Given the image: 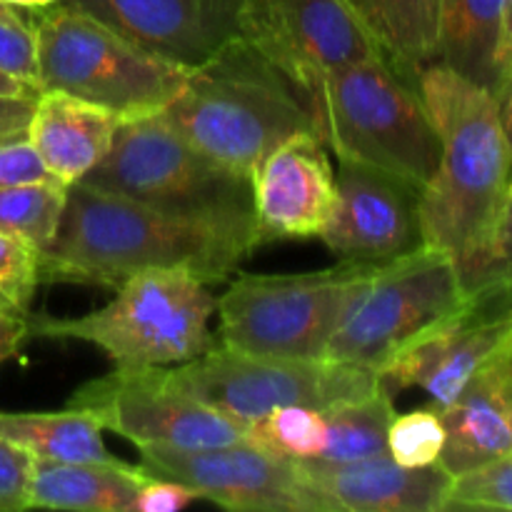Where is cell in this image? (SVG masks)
Masks as SVG:
<instances>
[{
	"label": "cell",
	"instance_id": "obj_3",
	"mask_svg": "<svg viewBox=\"0 0 512 512\" xmlns=\"http://www.w3.org/2000/svg\"><path fill=\"white\" fill-rule=\"evenodd\" d=\"M160 115L195 148L243 175H253L293 135L315 133L303 85L243 35L190 70Z\"/></svg>",
	"mask_w": 512,
	"mask_h": 512
},
{
	"label": "cell",
	"instance_id": "obj_9",
	"mask_svg": "<svg viewBox=\"0 0 512 512\" xmlns=\"http://www.w3.org/2000/svg\"><path fill=\"white\" fill-rule=\"evenodd\" d=\"M370 268L340 260L318 273L240 275L218 298V345L273 358H325L345 305Z\"/></svg>",
	"mask_w": 512,
	"mask_h": 512
},
{
	"label": "cell",
	"instance_id": "obj_33",
	"mask_svg": "<svg viewBox=\"0 0 512 512\" xmlns=\"http://www.w3.org/2000/svg\"><path fill=\"white\" fill-rule=\"evenodd\" d=\"M33 455L0 438V512L25 510Z\"/></svg>",
	"mask_w": 512,
	"mask_h": 512
},
{
	"label": "cell",
	"instance_id": "obj_42",
	"mask_svg": "<svg viewBox=\"0 0 512 512\" xmlns=\"http://www.w3.org/2000/svg\"><path fill=\"white\" fill-rule=\"evenodd\" d=\"M0 305H5V303H0ZM5 308H10V305H5Z\"/></svg>",
	"mask_w": 512,
	"mask_h": 512
},
{
	"label": "cell",
	"instance_id": "obj_26",
	"mask_svg": "<svg viewBox=\"0 0 512 512\" xmlns=\"http://www.w3.org/2000/svg\"><path fill=\"white\" fill-rule=\"evenodd\" d=\"M68 200V185L58 180L0 188V233L23 240L43 253L55 240Z\"/></svg>",
	"mask_w": 512,
	"mask_h": 512
},
{
	"label": "cell",
	"instance_id": "obj_24",
	"mask_svg": "<svg viewBox=\"0 0 512 512\" xmlns=\"http://www.w3.org/2000/svg\"><path fill=\"white\" fill-rule=\"evenodd\" d=\"M100 420L78 405L55 413H0V438L23 448L35 460L83 463L108 460Z\"/></svg>",
	"mask_w": 512,
	"mask_h": 512
},
{
	"label": "cell",
	"instance_id": "obj_12",
	"mask_svg": "<svg viewBox=\"0 0 512 512\" xmlns=\"http://www.w3.org/2000/svg\"><path fill=\"white\" fill-rule=\"evenodd\" d=\"M512 345V288L470 295L460 313L420 335L378 370V383L390 398L408 388L430 395L433 408H445L460 390Z\"/></svg>",
	"mask_w": 512,
	"mask_h": 512
},
{
	"label": "cell",
	"instance_id": "obj_1",
	"mask_svg": "<svg viewBox=\"0 0 512 512\" xmlns=\"http://www.w3.org/2000/svg\"><path fill=\"white\" fill-rule=\"evenodd\" d=\"M413 83L440 138V160L420 190L423 243L450 255L460 280L475 268L512 178V158L493 90L433 60Z\"/></svg>",
	"mask_w": 512,
	"mask_h": 512
},
{
	"label": "cell",
	"instance_id": "obj_39",
	"mask_svg": "<svg viewBox=\"0 0 512 512\" xmlns=\"http://www.w3.org/2000/svg\"><path fill=\"white\" fill-rule=\"evenodd\" d=\"M495 98H498L500 123H503V133H505V140H508L510 158H512V78L503 85V90H500Z\"/></svg>",
	"mask_w": 512,
	"mask_h": 512
},
{
	"label": "cell",
	"instance_id": "obj_5",
	"mask_svg": "<svg viewBox=\"0 0 512 512\" xmlns=\"http://www.w3.org/2000/svg\"><path fill=\"white\" fill-rule=\"evenodd\" d=\"M315 133L335 160H353L423 190L440 160V138L413 78L385 58L363 60L308 90Z\"/></svg>",
	"mask_w": 512,
	"mask_h": 512
},
{
	"label": "cell",
	"instance_id": "obj_28",
	"mask_svg": "<svg viewBox=\"0 0 512 512\" xmlns=\"http://www.w3.org/2000/svg\"><path fill=\"white\" fill-rule=\"evenodd\" d=\"M445 428L435 408L393 415L388 428V455L405 468H425L440 463Z\"/></svg>",
	"mask_w": 512,
	"mask_h": 512
},
{
	"label": "cell",
	"instance_id": "obj_40",
	"mask_svg": "<svg viewBox=\"0 0 512 512\" xmlns=\"http://www.w3.org/2000/svg\"><path fill=\"white\" fill-rule=\"evenodd\" d=\"M38 93H40L38 88H33V85L23 83V80L13 78V75L0 70V95H13V98H35Z\"/></svg>",
	"mask_w": 512,
	"mask_h": 512
},
{
	"label": "cell",
	"instance_id": "obj_25",
	"mask_svg": "<svg viewBox=\"0 0 512 512\" xmlns=\"http://www.w3.org/2000/svg\"><path fill=\"white\" fill-rule=\"evenodd\" d=\"M393 398L383 388L360 398L343 400L323 410L328 440L315 463H355L388 453V428Z\"/></svg>",
	"mask_w": 512,
	"mask_h": 512
},
{
	"label": "cell",
	"instance_id": "obj_31",
	"mask_svg": "<svg viewBox=\"0 0 512 512\" xmlns=\"http://www.w3.org/2000/svg\"><path fill=\"white\" fill-rule=\"evenodd\" d=\"M40 283V253L13 235L0 233V303L28 315Z\"/></svg>",
	"mask_w": 512,
	"mask_h": 512
},
{
	"label": "cell",
	"instance_id": "obj_11",
	"mask_svg": "<svg viewBox=\"0 0 512 512\" xmlns=\"http://www.w3.org/2000/svg\"><path fill=\"white\" fill-rule=\"evenodd\" d=\"M68 405L93 413L138 450H203L245 440L243 425L175 388L165 368L113 370L80 385Z\"/></svg>",
	"mask_w": 512,
	"mask_h": 512
},
{
	"label": "cell",
	"instance_id": "obj_4",
	"mask_svg": "<svg viewBox=\"0 0 512 512\" xmlns=\"http://www.w3.org/2000/svg\"><path fill=\"white\" fill-rule=\"evenodd\" d=\"M218 298L188 270H143L80 318H35L30 335L80 340L103 350L115 370L170 368L218 345Z\"/></svg>",
	"mask_w": 512,
	"mask_h": 512
},
{
	"label": "cell",
	"instance_id": "obj_21",
	"mask_svg": "<svg viewBox=\"0 0 512 512\" xmlns=\"http://www.w3.org/2000/svg\"><path fill=\"white\" fill-rule=\"evenodd\" d=\"M143 465L120 463L118 458L53 463L35 460L30 468L25 510L73 512H133L138 490L148 480Z\"/></svg>",
	"mask_w": 512,
	"mask_h": 512
},
{
	"label": "cell",
	"instance_id": "obj_8",
	"mask_svg": "<svg viewBox=\"0 0 512 512\" xmlns=\"http://www.w3.org/2000/svg\"><path fill=\"white\" fill-rule=\"evenodd\" d=\"M470 303L453 258L423 245L373 265L350 295L325 358L378 370Z\"/></svg>",
	"mask_w": 512,
	"mask_h": 512
},
{
	"label": "cell",
	"instance_id": "obj_22",
	"mask_svg": "<svg viewBox=\"0 0 512 512\" xmlns=\"http://www.w3.org/2000/svg\"><path fill=\"white\" fill-rule=\"evenodd\" d=\"M503 5L505 0H440L438 60L493 93Z\"/></svg>",
	"mask_w": 512,
	"mask_h": 512
},
{
	"label": "cell",
	"instance_id": "obj_18",
	"mask_svg": "<svg viewBox=\"0 0 512 512\" xmlns=\"http://www.w3.org/2000/svg\"><path fill=\"white\" fill-rule=\"evenodd\" d=\"M325 512H440L448 508L453 475L440 463L405 468L388 453L355 463H298Z\"/></svg>",
	"mask_w": 512,
	"mask_h": 512
},
{
	"label": "cell",
	"instance_id": "obj_38",
	"mask_svg": "<svg viewBox=\"0 0 512 512\" xmlns=\"http://www.w3.org/2000/svg\"><path fill=\"white\" fill-rule=\"evenodd\" d=\"M512 78V0L503 5V23H500V43H498V88L495 95L503 90V85Z\"/></svg>",
	"mask_w": 512,
	"mask_h": 512
},
{
	"label": "cell",
	"instance_id": "obj_36",
	"mask_svg": "<svg viewBox=\"0 0 512 512\" xmlns=\"http://www.w3.org/2000/svg\"><path fill=\"white\" fill-rule=\"evenodd\" d=\"M35 98H38V95H35ZM35 98L0 95V143H10V140H20L28 135Z\"/></svg>",
	"mask_w": 512,
	"mask_h": 512
},
{
	"label": "cell",
	"instance_id": "obj_29",
	"mask_svg": "<svg viewBox=\"0 0 512 512\" xmlns=\"http://www.w3.org/2000/svg\"><path fill=\"white\" fill-rule=\"evenodd\" d=\"M445 510H512V455L458 475Z\"/></svg>",
	"mask_w": 512,
	"mask_h": 512
},
{
	"label": "cell",
	"instance_id": "obj_23",
	"mask_svg": "<svg viewBox=\"0 0 512 512\" xmlns=\"http://www.w3.org/2000/svg\"><path fill=\"white\" fill-rule=\"evenodd\" d=\"M388 63L413 78L438 60L440 0H348Z\"/></svg>",
	"mask_w": 512,
	"mask_h": 512
},
{
	"label": "cell",
	"instance_id": "obj_34",
	"mask_svg": "<svg viewBox=\"0 0 512 512\" xmlns=\"http://www.w3.org/2000/svg\"><path fill=\"white\" fill-rule=\"evenodd\" d=\"M40 180H55L40 163L38 153L28 138L0 143V188L20 183H40Z\"/></svg>",
	"mask_w": 512,
	"mask_h": 512
},
{
	"label": "cell",
	"instance_id": "obj_17",
	"mask_svg": "<svg viewBox=\"0 0 512 512\" xmlns=\"http://www.w3.org/2000/svg\"><path fill=\"white\" fill-rule=\"evenodd\" d=\"M258 240L320 238L335 208V165L315 133L280 143L250 175Z\"/></svg>",
	"mask_w": 512,
	"mask_h": 512
},
{
	"label": "cell",
	"instance_id": "obj_41",
	"mask_svg": "<svg viewBox=\"0 0 512 512\" xmlns=\"http://www.w3.org/2000/svg\"><path fill=\"white\" fill-rule=\"evenodd\" d=\"M3 5H10V8H28V10H40L50 8V5L60 3V0H0Z\"/></svg>",
	"mask_w": 512,
	"mask_h": 512
},
{
	"label": "cell",
	"instance_id": "obj_10",
	"mask_svg": "<svg viewBox=\"0 0 512 512\" xmlns=\"http://www.w3.org/2000/svg\"><path fill=\"white\" fill-rule=\"evenodd\" d=\"M170 383L233 423L253 425L285 405L325 410L380 388L378 375L335 360L253 355L215 345L200 358L165 368Z\"/></svg>",
	"mask_w": 512,
	"mask_h": 512
},
{
	"label": "cell",
	"instance_id": "obj_16",
	"mask_svg": "<svg viewBox=\"0 0 512 512\" xmlns=\"http://www.w3.org/2000/svg\"><path fill=\"white\" fill-rule=\"evenodd\" d=\"M148 53L195 70L243 35L248 0H60Z\"/></svg>",
	"mask_w": 512,
	"mask_h": 512
},
{
	"label": "cell",
	"instance_id": "obj_32",
	"mask_svg": "<svg viewBox=\"0 0 512 512\" xmlns=\"http://www.w3.org/2000/svg\"><path fill=\"white\" fill-rule=\"evenodd\" d=\"M0 70L38 88L33 25L20 18L15 8L3 3H0Z\"/></svg>",
	"mask_w": 512,
	"mask_h": 512
},
{
	"label": "cell",
	"instance_id": "obj_20",
	"mask_svg": "<svg viewBox=\"0 0 512 512\" xmlns=\"http://www.w3.org/2000/svg\"><path fill=\"white\" fill-rule=\"evenodd\" d=\"M123 120L105 108L58 90H40L28 125V143L63 185L83 183L113 145Z\"/></svg>",
	"mask_w": 512,
	"mask_h": 512
},
{
	"label": "cell",
	"instance_id": "obj_19",
	"mask_svg": "<svg viewBox=\"0 0 512 512\" xmlns=\"http://www.w3.org/2000/svg\"><path fill=\"white\" fill-rule=\"evenodd\" d=\"M435 410L445 428L440 465L453 478L512 455V345Z\"/></svg>",
	"mask_w": 512,
	"mask_h": 512
},
{
	"label": "cell",
	"instance_id": "obj_2",
	"mask_svg": "<svg viewBox=\"0 0 512 512\" xmlns=\"http://www.w3.org/2000/svg\"><path fill=\"white\" fill-rule=\"evenodd\" d=\"M255 248L250 235L78 183L68 188L58 235L40 253V280L115 288L143 270H188L213 285Z\"/></svg>",
	"mask_w": 512,
	"mask_h": 512
},
{
	"label": "cell",
	"instance_id": "obj_37",
	"mask_svg": "<svg viewBox=\"0 0 512 512\" xmlns=\"http://www.w3.org/2000/svg\"><path fill=\"white\" fill-rule=\"evenodd\" d=\"M30 338V320L25 313L0 305V365L20 353L25 340Z\"/></svg>",
	"mask_w": 512,
	"mask_h": 512
},
{
	"label": "cell",
	"instance_id": "obj_15",
	"mask_svg": "<svg viewBox=\"0 0 512 512\" xmlns=\"http://www.w3.org/2000/svg\"><path fill=\"white\" fill-rule=\"evenodd\" d=\"M335 208L320 240L343 263L380 265L423 248L420 193L395 175L338 160Z\"/></svg>",
	"mask_w": 512,
	"mask_h": 512
},
{
	"label": "cell",
	"instance_id": "obj_13",
	"mask_svg": "<svg viewBox=\"0 0 512 512\" xmlns=\"http://www.w3.org/2000/svg\"><path fill=\"white\" fill-rule=\"evenodd\" d=\"M243 38L305 93L348 65L385 58L348 0H248Z\"/></svg>",
	"mask_w": 512,
	"mask_h": 512
},
{
	"label": "cell",
	"instance_id": "obj_30",
	"mask_svg": "<svg viewBox=\"0 0 512 512\" xmlns=\"http://www.w3.org/2000/svg\"><path fill=\"white\" fill-rule=\"evenodd\" d=\"M468 295L512 288V178L483 255L463 278Z\"/></svg>",
	"mask_w": 512,
	"mask_h": 512
},
{
	"label": "cell",
	"instance_id": "obj_35",
	"mask_svg": "<svg viewBox=\"0 0 512 512\" xmlns=\"http://www.w3.org/2000/svg\"><path fill=\"white\" fill-rule=\"evenodd\" d=\"M198 498L193 488L170 478L148 475L143 488L138 490L133 503V512H180L193 505Z\"/></svg>",
	"mask_w": 512,
	"mask_h": 512
},
{
	"label": "cell",
	"instance_id": "obj_7",
	"mask_svg": "<svg viewBox=\"0 0 512 512\" xmlns=\"http://www.w3.org/2000/svg\"><path fill=\"white\" fill-rule=\"evenodd\" d=\"M38 88L105 108L120 120L160 113L190 70L148 53L110 25L65 3L33 18Z\"/></svg>",
	"mask_w": 512,
	"mask_h": 512
},
{
	"label": "cell",
	"instance_id": "obj_6",
	"mask_svg": "<svg viewBox=\"0 0 512 512\" xmlns=\"http://www.w3.org/2000/svg\"><path fill=\"white\" fill-rule=\"evenodd\" d=\"M83 185L258 240L250 175L205 155L160 113L123 120Z\"/></svg>",
	"mask_w": 512,
	"mask_h": 512
},
{
	"label": "cell",
	"instance_id": "obj_14",
	"mask_svg": "<svg viewBox=\"0 0 512 512\" xmlns=\"http://www.w3.org/2000/svg\"><path fill=\"white\" fill-rule=\"evenodd\" d=\"M150 475L178 480L200 500L248 512H325L298 463L278 458L248 438L203 450L143 448Z\"/></svg>",
	"mask_w": 512,
	"mask_h": 512
},
{
	"label": "cell",
	"instance_id": "obj_27",
	"mask_svg": "<svg viewBox=\"0 0 512 512\" xmlns=\"http://www.w3.org/2000/svg\"><path fill=\"white\" fill-rule=\"evenodd\" d=\"M245 438L290 463L318 460L328 440L323 410L310 405H285L245 428Z\"/></svg>",
	"mask_w": 512,
	"mask_h": 512
}]
</instances>
